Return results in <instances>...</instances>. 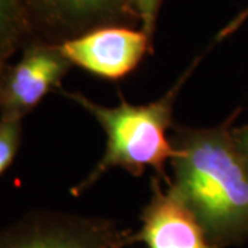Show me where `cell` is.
I'll use <instances>...</instances> for the list:
<instances>
[{
    "label": "cell",
    "instance_id": "cell-3",
    "mask_svg": "<svg viewBox=\"0 0 248 248\" xmlns=\"http://www.w3.org/2000/svg\"><path fill=\"white\" fill-rule=\"evenodd\" d=\"M133 233L101 217L35 211L0 231V248H128Z\"/></svg>",
    "mask_w": 248,
    "mask_h": 248
},
{
    "label": "cell",
    "instance_id": "cell-1",
    "mask_svg": "<svg viewBox=\"0 0 248 248\" xmlns=\"http://www.w3.org/2000/svg\"><path fill=\"white\" fill-rule=\"evenodd\" d=\"M236 109L215 127L174 124L170 190L193 214L215 247L248 241V169L233 140Z\"/></svg>",
    "mask_w": 248,
    "mask_h": 248
},
{
    "label": "cell",
    "instance_id": "cell-11",
    "mask_svg": "<svg viewBox=\"0 0 248 248\" xmlns=\"http://www.w3.org/2000/svg\"><path fill=\"white\" fill-rule=\"evenodd\" d=\"M233 140L248 169V124L241 127H233Z\"/></svg>",
    "mask_w": 248,
    "mask_h": 248
},
{
    "label": "cell",
    "instance_id": "cell-12",
    "mask_svg": "<svg viewBox=\"0 0 248 248\" xmlns=\"http://www.w3.org/2000/svg\"><path fill=\"white\" fill-rule=\"evenodd\" d=\"M4 75H6V69H4V66H3V62L0 61V89H1L3 80H4Z\"/></svg>",
    "mask_w": 248,
    "mask_h": 248
},
{
    "label": "cell",
    "instance_id": "cell-10",
    "mask_svg": "<svg viewBox=\"0 0 248 248\" xmlns=\"http://www.w3.org/2000/svg\"><path fill=\"white\" fill-rule=\"evenodd\" d=\"M130 1L138 16V19L141 21V29L151 39H153L157 16L163 0H130Z\"/></svg>",
    "mask_w": 248,
    "mask_h": 248
},
{
    "label": "cell",
    "instance_id": "cell-9",
    "mask_svg": "<svg viewBox=\"0 0 248 248\" xmlns=\"http://www.w3.org/2000/svg\"><path fill=\"white\" fill-rule=\"evenodd\" d=\"M22 120L0 116V177L13 164L22 141Z\"/></svg>",
    "mask_w": 248,
    "mask_h": 248
},
{
    "label": "cell",
    "instance_id": "cell-2",
    "mask_svg": "<svg viewBox=\"0 0 248 248\" xmlns=\"http://www.w3.org/2000/svg\"><path fill=\"white\" fill-rule=\"evenodd\" d=\"M200 57L186 69L175 84L159 99L143 105L130 104L119 93V104L105 107L91 101L81 93H63L87 110L107 134V148L102 159L90 171L73 195L79 196L97 184L108 171L123 169L133 177H142L151 169L156 177L169 182L166 166L171 161L174 148L169 131L174 127V107L185 83L200 62Z\"/></svg>",
    "mask_w": 248,
    "mask_h": 248
},
{
    "label": "cell",
    "instance_id": "cell-8",
    "mask_svg": "<svg viewBox=\"0 0 248 248\" xmlns=\"http://www.w3.org/2000/svg\"><path fill=\"white\" fill-rule=\"evenodd\" d=\"M24 32L21 0H0V61L14 51Z\"/></svg>",
    "mask_w": 248,
    "mask_h": 248
},
{
    "label": "cell",
    "instance_id": "cell-7",
    "mask_svg": "<svg viewBox=\"0 0 248 248\" xmlns=\"http://www.w3.org/2000/svg\"><path fill=\"white\" fill-rule=\"evenodd\" d=\"M54 35L71 39L108 25H130L138 19L130 0H24ZM140 21V19H138ZM62 40V42H63Z\"/></svg>",
    "mask_w": 248,
    "mask_h": 248
},
{
    "label": "cell",
    "instance_id": "cell-4",
    "mask_svg": "<svg viewBox=\"0 0 248 248\" xmlns=\"http://www.w3.org/2000/svg\"><path fill=\"white\" fill-rule=\"evenodd\" d=\"M152 42L142 29L108 25L66 39L57 47L72 66L98 79L119 81L140 66L152 51Z\"/></svg>",
    "mask_w": 248,
    "mask_h": 248
},
{
    "label": "cell",
    "instance_id": "cell-5",
    "mask_svg": "<svg viewBox=\"0 0 248 248\" xmlns=\"http://www.w3.org/2000/svg\"><path fill=\"white\" fill-rule=\"evenodd\" d=\"M72 63L57 46H32L4 75L0 89V116L18 117L32 112L53 90L61 87Z\"/></svg>",
    "mask_w": 248,
    "mask_h": 248
},
{
    "label": "cell",
    "instance_id": "cell-6",
    "mask_svg": "<svg viewBox=\"0 0 248 248\" xmlns=\"http://www.w3.org/2000/svg\"><path fill=\"white\" fill-rule=\"evenodd\" d=\"M164 181L153 175L152 195L143 207L141 226L133 233L134 244L148 248H218L207 237L193 214L178 200Z\"/></svg>",
    "mask_w": 248,
    "mask_h": 248
}]
</instances>
